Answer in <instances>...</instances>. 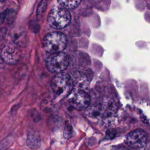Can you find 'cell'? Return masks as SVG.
<instances>
[{"label":"cell","mask_w":150,"mask_h":150,"mask_svg":"<svg viewBox=\"0 0 150 150\" xmlns=\"http://www.w3.org/2000/svg\"><path fill=\"white\" fill-rule=\"evenodd\" d=\"M67 43L66 36L59 32L49 33L42 40L43 49L46 52L52 54L63 51L66 48Z\"/></svg>","instance_id":"6da1fadb"},{"label":"cell","mask_w":150,"mask_h":150,"mask_svg":"<svg viewBox=\"0 0 150 150\" xmlns=\"http://www.w3.org/2000/svg\"><path fill=\"white\" fill-rule=\"evenodd\" d=\"M47 21L53 28L61 29L69 25L71 21V15L66 9L61 7H55L49 12Z\"/></svg>","instance_id":"7a4b0ae2"},{"label":"cell","mask_w":150,"mask_h":150,"mask_svg":"<svg viewBox=\"0 0 150 150\" xmlns=\"http://www.w3.org/2000/svg\"><path fill=\"white\" fill-rule=\"evenodd\" d=\"M51 88L59 97L66 96L72 87V80L66 73H59L53 77L50 83Z\"/></svg>","instance_id":"3957f363"},{"label":"cell","mask_w":150,"mask_h":150,"mask_svg":"<svg viewBox=\"0 0 150 150\" xmlns=\"http://www.w3.org/2000/svg\"><path fill=\"white\" fill-rule=\"evenodd\" d=\"M68 64V57L63 52L52 54L46 60V67L53 73H61L67 67Z\"/></svg>","instance_id":"277c9868"},{"label":"cell","mask_w":150,"mask_h":150,"mask_svg":"<svg viewBox=\"0 0 150 150\" xmlns=\"http://www.w3.org/2000/svg\"><path fill=\"white\" fill-rule=\"evenodd\" d=\"M0 58L6 64H15L21 59V51L16 47L6 45L1 49Z\"/></svg>","instance_id":"5b68a950"},{"label":"cell","mask_w":150,"mask_h":150,"mask_svg":"<svg viewBox=\"0 0 150 150\" xmlns=\"http://www.w3.org/2000/svg\"><path fill=\"white\" fill-rule=\"evenodd\" d=\"M69 101L74 108L78 110H82L88 106L90 103V98L84 91L77 90L70 94Z\"/></svg>","instance_id":"8992f818"},{"label":"cell","mask_w":150,"mask_h":150,"mask_svg":"<svg viewBox=\"0 0 150 150\" xmlns=\"http://www.w3.org/2000/svg\"><path fill=\"white\" fill-rule=\"evenodd\" d=\"M146 139L147 135L146 132L141 129H137L127 135L125 142L130 147L138 148L145 145Z\"/></svg>","instance_id":"52a82bcc"},{"label":"cell","mask_w":150,"mask_h":150,"mask_svg":"<svg viewBox=\"0 0 150 150\" xmlns=\"http://www.w3.org/2000/svg\"><path fill=\"white\" fill-rule=\"evenodd\" d=\"M40 138L38 133L34 132H29L26 138L27 146L33 149H38L40 146Z\"/></svg>","instance_id":"ba28073f"},{"label":"cell","mask_w":150,"mask_h":150,"mask_svg":"<svg viewBox=\"0 0 150 150\" xmlns=\"http://www.w3.org/2000/svg\"><path fill=\"white\" fill-rule=\"evenodd\" d=\"M81 1H58L59 6L65 9H74L79 6Z\"/></svg>","instance_id":"9c48e42d"},{"label":"cell","mask_w":150,"mask_h":150,"mask_svg":"<svg viewBox=\"0 0 150 150\" xmlns=\"http://www.w3.org/2000/svg\"><path fill=\"white\" fill-rule=\"evenodd\" d=\"M46 1H41L37 8V12H36V16L37 18L38 19H40L42 16L43 15V13L45 11L46 7Z\"/></svg>","instance_id":"30bf717a"},{"label":"cell","mask_w":150,"mask_h":150,"mask_svg":"<svg viewBox=\"0 0 150 150\" xmlns=\"http://www.w3.org/2000/svg\"><path fill=\"white\" fill-rule=\"evenodd\" d=\"M112 150H129L127 148H125V147H117V148H114Z\"/></svg>","instance_id":"8fae6325"},{"label":"cell","mask_w":150,"mask_h":150,"mask_svg":"<svg viewBox=\"0 0 150 150\" xmlns=\"http://www.w3.org/2000/svg\"><path fill=\"white\" fill-rule=\"evenodd\" d=\"M0 14H1V13H0Z\"/></svg>","instance_id":"7c38bea8"}]
</instances>
